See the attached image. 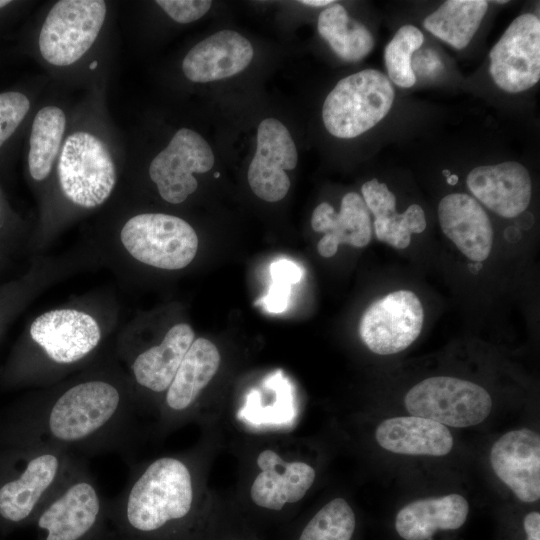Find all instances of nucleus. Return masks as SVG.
I'll use <instances>...</instances> for the list:
<instances>
[{"label": "nucleus", "mask_w": 540, "mask_h": 540, "mask_svg": "<svg viewBox=\"0 0 540 540\" xmlns=\"http://www.w3.org/2000/svg\"><path fill=\"white\" fill-rule=\"evenodd\" d=\"M139 410L125 381L96 371L17 403L0 423V443L48 446L83 457L126 453L141 433Z\"/></svg>", "instance_id": "nucleus-1"}, {"label": "nucleus", "mask_w": 540, "mask_h": 540, "mask_svg": "<svg viewBox=\"0 0 540 540\" xmlns=\"http://www.w3.org/2000/svg\"><path fill=\"white\" fill-rule=\"evenodd\" d=\"M199 461L164 455L136 466L107 502L116 540H198L202 515Z\"/></svg>", "instance_id": "nucleus-2"}, {"label": "nucleus", "mask_w": 540, "mask_h": 540, "mask_svg": "<svg viewBox=\"0 0 540 540\" xmlns=\"http://www.w3.org/2000/svg\"><path fill=\"white\" fill-rule=\"evenodd\" d=\"M102 339L90 314L76 309H54L37 316L26 340L12 354L1 373L4 383L44 382L86 361Z\"/></svg>", "instance_id": "nucleus-3"}, {"label": "nucleus", "mask_w": 540, "mask_h": 540, "mask_svg": "<svg viewBox=\"0 0 540 540\" xmlns=\"http://www.w3.org/2000/svg\"><path fill=\"white\" fill-rule=\"evenodd\" d=\"M83 459L48 446H4L0 452V528L32 524Z\"/></svg>", "instance_id": "nucleus-4"}, {"label": "nucleus", "mask_w": 540, "mask_h": 540, "mask_svg": "<svg viewBox=\"0 0 540 540\" xmlns=\"http://www.w3.org/2000/svg\"><path fill=\"white\" fill-rule=\"evenodd\" d=\"M107 502L83 459L33 521L37 540H116Z\"/></svg>", "instance_id": "nucleus-5"}, {"label": "nucleus", "mask_w": 540, "mask_h": 540, "mask_svg": "<svg viewBox=\"0 0 540 540\" xmlns=\"http://www.w3.org/2000/svg\"><path fill=\"white\" fill-rule=\"evenodd\" d=\"M56 169L63 195L83 209L102 205L117 181L116 163L107 142L88 129L65 136Z\"/></svg>", "instance_id": "nucleus-6"}, {"label": "nucleus", "mask_w": 540, "mask_h": 540, "mask_svg": "<svg viewBox=\"0 0 540 540\" xmlns=\"http://www.w3.org/2000/svg\"><path fill=\"white\" fill-rule=\"evenodd\" d=\"M395 92L382 72L365 69L341 79L327 95L322 119L327 131L355 138L378 124L390 111Z\"/></svg>", "instance_id": "nucleus-7"}, {"label": "nucleus", "mask_w": 540, "mask_h": 540, "mask_svg": "<svg viewBox=\"0 0 540 540\" xmlns=\"http://www.w3.org/2000/svg\"><path fill=\"white\" fill-rule=\"evenodd\" d=\"M126 251L137 261L166 270L191 263L198 236L185 220L164 213H141L128 219L120 231Z\"/></svg>", "instance_id": "nucleus-8"}, {"label": "nucleus", "mask_w": 540, "mask_h": 540, "mask_svg": "<svg viewBox=\"0 0 540 540\" xmlns=\"http://www.w3.org/2000/svg\"><path fill=\"white\" fill-rule=\"evenodd\" d=\"M107 15L102 0H60L49 10L40 28L38 49L52 66L78 62L97 40Z\"/></svg>", "instance_id": "nucleus-9"}, {"label": "nucleus", "mask_w": 540, "mask_h": 540, "mask_svg": "<svg viewBox=\"0 0 540 540\" xmlns=\"http://www.w3.org/2000/svg\"><path fill=\"white\" fill-rule=\"evenodd\" d=\"M404 404L413 416L444 426L464 428L483 422L490 414L492 399L482 386L451 376H433L414 385Z\"/></svg>", "instance_id": "nucleus-10"}, {"label": "nucleus", "mask_w": 540, "mask_h": 540, "mask_svg": "<svg viewBox=\"0 0 540 540\" xmlns=\"http://www.w3.org/2000/svg\"><path fill=\"white\" fill-rule=\"evenodd\" d=\"M424 312L418 296L398 290L373 302L363 313L359 335L370 351L391 355L405 350L419 336Z\"/></svg>", "instance_id": "nucleus-11"}, {"label": "nucleus", "mask_w": 540, "mask_h": 540, "mask_svg": "<svg viewBox=\"0 0 540 540\" xmlns=\"http://www.w3.org/2000/svg\"><path fill=\"white\" fill-rule=\"evenodd\" d=\"M490 75L501 90L519 93L540 79V20L532 13L515 18L489 53Z\"/></svg>", "instance_id": "nucleus-12"}, {"label": "nucleus", "mask_w": 540, "mask_h": 540, "mask_svg": "<svg viewBox=\"0 0 540 540\" xmlns=\"http://www.w3.org/2000/svg\"><path fill=\"white\" fill-rule=\"evenodd\" d=\"M214 161L207 141L194 130L181 128L153 158L148 172L160 196L168 203L180 204L198 187L193 174L208 172Z\"/></svg>", "instance_id": "nucleus-13"}, {"label": "nucleus", "mask_w": 540, "mask_h": 540, "mask_svg": "<svg viewBox=\"0 0 540 540\" xmlns=\"http://www.w3.org/2000/svg\"><path fill=\"white\" fill-rule=\"evenodd\" d=\"M220 363L221 355L214 343L206 338L192 342L160 400L157 433L163 435L194 415L199 397L216 375Z\"/></svg>", "instance_id": "nucleus-14"}, {"label": "nucleus", "mask_w": 540, "mask_h": 540, "mask_svg": "<svg viewBox=\"0 0 540 540\" xmlns=\"http://www.w3.org/2000/svg\"><path fill=\"white\" fill-rule=\"evenodd\" d=\"M297 161L288 129L275 118L264 119L257 130L256 152L247 173L251 190L264 201H280L290 188L286 170H293Z\"/></svg>", "instance_id": "nucleus-15"}, {"label": "nucleus", "mask_w": 540, "mask_h": 540, "mask_svg": "<svg viewBox=\"0 0 540 540\" xmlns=\"http://www.w3.org/2000/svg\"><path fill=\"white\" fill-rule=\"evenodd\" d=\"M257 472L249 498L259 509L280 512L301 501L316 479L315 469L305 461L286 460L272 448L261 450L255 460Z\"/></svg>", "instance_id": "nucleus-16"}, {"label": "nucleus", "mask_w": 540, "mask_h": 540, "mask_svg": "<svg viewBox=\"0 0 540 540\" xmlns=\"http://www.w3.org/2000/svg\"><path fill=\"white\" fill-rule=\"evenodd\" d=\"M490 463L499 479L526 503L540 498V437L531 429L502 435L490 451Z\"/></svg>", "instance_id": "nucleus-17"}, {"label": "nucleus", "mask_w": 540, "mask_h": 540, "mask_svg": "<svg viewBox=\"0 0 540 540\" xmlns=\"http://www.w3.org/2000/svg\"><path fill=\"white\" fill-rule=\"evenodd\" d=\"M470 192L504 218H515L529 206L532 183L521 163L507 161L472 169L466 179Z\"/></svg>", "instance_id": "nucleus-18"}, {"label": "nucleus", "mask_w": 540, "mask_h": 540, "mask_svg": "<svg viewBox=\"0 0 540 540\" xmlns=\"http://www.w3.org/2000/svg\"><path fill=\"white\" fill-rule=\"evenodd\" d=\"M438 220L445 236L469 260L488 258L493 245V228L479 202L468 194L451 193L438 205Z\"/></svg>", "instance_id": "nucleus-19"}, {"label": "nucleus", "mask_w": 540, "mask_h": 540, "mask_svg": "<svg viewBox=\"0 0 540 540\" xmlns=\"http://www.w3.org/2000/svg\"><path fill=\"white\" fill-rule=\"evenodd\" d=\"M253 54L247 38L232 30H221L189 50L182 61V71L192 82L216 81L243 71Z\"/></svg>", "instance_id": "nucleus-20"}, {"label": "nucleus", "mask_w": 540, "mask_h": 540, "mask_svg": "<svg viewBox=\"0 0 540 540\" xmlns=\"http://www.w3.org/2000/svg\"><path fill=\"white\" fill-rule=\"evenodd\" d=\"M194 340L190 325L179 323L168 330L159 344L132 359L130 369L135 385L149 398L156 397L158 406Z\"/></svg>", "instance_id": "nucleus-21"}, {"label": "nucleus", "mask_w": 540, "mask_h": 540, "mask_svg": "<svg viewBox=\"0 0 540 540\" xmlns=\"http://www.w3.org/2000/svg\"><path fill=\"white\" fill-rule=\"evenodd\" d=\"M311 226L325 234L317 245L318 253L325 258L334 256L341 243L362 248L372 237L369 210L356 192L342 197L339 212L327 202L319 204L312 213Z\"/></svg>", "instance_id": "nucleus-22"}, {"label": "nucleus", "mask_w": 540, "mask_h": 540, "mask_svg": "<svg viewBox=\"0 0 540 540\" xmlns=\"http://www.w3.org/2000/svg\"><path fill=\"white\" fill-rule=\"evenodd\" d=\"M375 439L387 451L413 456H445L454 444L446 426L419 416L383 420L376 428Z\"/></svg>", "instance_id": "nucleus-23"}, {"label": "nucleus", "mask_w": 540, "mask_h": 540, "mask_svg": "<svg viewBox=\"0 0 540 540\" xmlns=\"http://www.w3.org/2000/svg\"><path fill=\"white\" fill-rule=\"evenodd\" d=\"M469 504L460 494L413 501L396 515L395 529L405 540H429L439 530H456L466 521Z\"/></svg>", "instance_id": "nucleus-24"}, {"label": "nucleus", "mask_w": 540, "mask_h": 540, "mask_svg": "<svg viewBox=\"0 0 540 540\" xmlns=\"http://www.w3.org/2000/svg\"><path fill=\"white\" fill-rule=\"evenodd\" d=\"M67 127V116L56 105L42 107L34 116L27 157L30 177L45 180L51 173L61 150Z\"/></svg>", "instance_id": "nucleus-25"}, {"label": "nucleus", "mask_w": 540, "mask_h": 540, "mask_svg": "<svg viewBox=\"0 0 540 540\" xmlns=\"http://www.w3.org/2000/svg\"><path fill=\"white\" fill-rule=\"evenodd\" d=\"M488 9L485 0H448L423 21L431 34L456 49H464L477 32Z\"/></svg>", "instance_id": "nucleus-26"}, {"label": "nucleus", "mask_w": 540, "mask_h": 540, "mask_svg": "<svg viewBox=\"0 0 540 540\" xmlns=\"http://www.w3.org/2000/svg\"><path fill=\"white\" fill-rule=\"evenodd\" d=\"M317 29L334 53L344 61H360L374 47L370 31L351 18L341 4H333L320 13Z\"/></svg>", "instance_id": "nucleus-27"}, {"label": "nucleus", "mask_w": 540, "mask_h": 540, "mask_svg": "<svg viewBox=\"0 0 540 540\" xmlns=\"http://www.w3.org/2000/svg\"><path fill=\"white\" fill-rule=\"evenodd\" d=\"M356 528L355 513L341 497L323 505L305 524L296 540H351Z\"/></svg>", "instance_id": "nucleus-28"}, {"label": "nucleus", "mask_w": 540, "mask_h": 540, "mask_svg": "<svg viewBox=\"0 0 540 540\" xmlns=\"http://www.w3.org/2000/svg\"><path fill=\"white\" fill-rule=\"evenodd\" d=\"M422 32L413 25L400 27L384 51L389 80L402 88L415 84L416 77L411 66L412 54L423 44Z\"/></svg>", "instance_id": "nucleus-29"}, {"label": "nucleus", "mask_w": 540, "mask_h": 540, "mask_svg": "<svg viewBox=\"0 0 540 540\" xmlns=\"http://www.w3.org/2000/svg\"><path fill=\"white\" fill-rule=\"evenodd\" d=\"M425 228V213L418 204H412L403 213L374 225L377 239L397 249L408 247L411 234L422 233Z\"/></svg>", "instance_id": "nucleus-30"}, {"label": "nucleus", "mask_w": 540, "mask_h": 540, "mask_svg": "<svg viewBox=\"0 0 540 540\" xmlns=\"http://www.w3.org/2000/svg\"><path fill=\"white\" fill-rule=\"evenodd\" d=\"M30 110V100L22 92L0 93V147L14 134Z\"/></svg>", "instance_id": "nucleus-31"}, {"label": "nucleus", "mask_w": 540, "mask_h": 540, "mask_svg": "<svg viewBox=\"0 0 540 540\" xmlns=\"http://www.w3.org/2000/svg\"><path fill=\"white\" fill-rule=\"evenodd\" d=\"M156 4L175 22L187 24L200 19L212 5L210 0H157Z\"/></svg>", "instance_id": "nucleus-32"}, {"label": "nucleus", "mask_w": 540, "mask_h": 540, "mask_svg": "<svg viewBox=\"0 0 540 540\" xmlns=\"http://www.w3.org/2000/svg\"><path fill=\"white\" fill-rule=\"evenodd\" d=\"M270 275L272 281L292 285L301 280L302 270L295 262L281 259L270 265Z\"/></svg>", "instance_id": "nucleus-33"}, {"label": "nucleus", "mask_w": 540, "mask_h": 540, "mask_svg": "<svg viewBox=\"0 0 540 540\" xmlns=\"http://www.w3.org/2000/svg\"><path fill=\"white\" fill-rule=\"evenodd\" d=\"M291 285L272 281L263 303L270 312H282L288 304Z\"/></svg>", "instance_id": "nucleus-34"}, {"label": "nucleus", "mask_w": 540, "mask_h": 540, "mask_svg": "<svg viewBox=\"0 0 540 540\" xmlns=\"http://www.w3.org/2000/svg\"><path fill=\"white\" fill-rule=\"evenodd\" d=\"M524 529L526 532V540H540V513L532 511L524 518Z\"/></svg>", "instance_id": "nucleus-35"}, {"label": "nucleus", "mask_w": 540, "mask_h": 540, "mask_svg": "<svg viewBox=\"0 0 540 540\" xmlns=\"http://www.w3.org/2000/svg\"><path fill=\"white\" fill-rule=\"evenodd\" d=\"M13 288L3 289L0 291V333L2 329V322L6 317L7 309H9V301L13 300Z\"/></svg>", "instance_id": "nucleus-36"}, {"label": "nucleus", "mask_w": 540, "mask_h": 540, "mask_svg": "<svg viewBox=\"0 0 540 540\" xmlns=\"http://www.w3.org/2000/svg\"><path fill=\"white\" fill-rule=\"evenodd\" d=\"M8 226L6 209L3 203L2 195L0 192V234L6 230Z\"/></svg>", "instance_id": "nucleus-37"}, {"label": "nucleus", "mask_w": 540, "mask_h": 540, "mask_svg": "<svg viewBox=\"0 0 540 540\" xmlns=\"http://www.w3.org/2000/svg\"><path fill=\"white\" fill-rule=\"evenodd\" d=\"M299 2L303 5L313 6V7H322V6H326V5L334 3V1L332 0H302Z\"/></svg>", "instance_id": "nucleus-38"}, {"label": "nucleus", "mask_w": 540, "mask_h": 540, "mask_svg": "<svg viewBox=\"0 0 540 540\" xmlns=\"http://www.w3.org/2000/svg\"><path fill=\"white\" fill-rule=\"evenodd\" d=\"M10 3H11V1H9V0H0V9L4 8L5 6H7Z\"/></svg>", "instance_id": "nucleus-39"}, {"label": "nucleus", "mask_w": 540, "mask_h": 540, "mask_svg": "<svg viewBox=\"0 0 540 540\" xmlns=\"http://www.w3.org/2000/svg\"><path fill=\"white\" fill-rule=\"evenodd\" d=\"M1 259H2V251L0 250V263H1Z\"/></svg>", "instance_id": "nucleus-40"}, {"label": "nucleus", "mask_w": 540, "mask_h": 540, "mask_svg": "<svg viewBox=\"0 0 540 540\" xmlns=\"http://www.w3.org/2000/svg\"><path fill=\"white\" fill-rule=\"evenodd\" d=\"M219 175H220L219 172L215 173V177H219Z\"/></svg>", "instance_id": "nucleus-41"}]
</instances>
